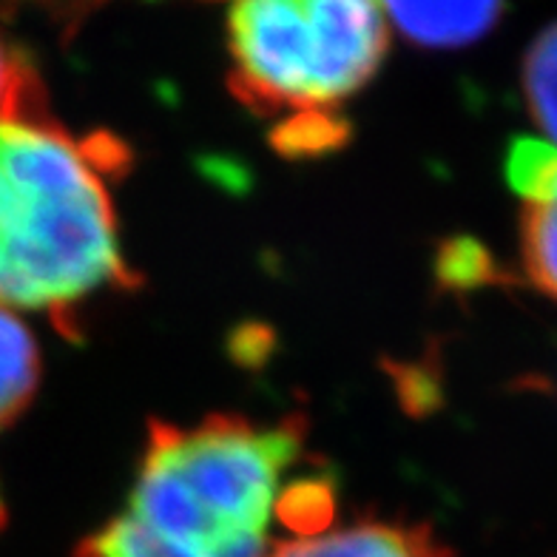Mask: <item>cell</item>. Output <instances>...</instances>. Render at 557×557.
Masks as SVG:
<instances>
[{"label":"cell","mask_w":557,"mask_h":557,"mask_svg":"<svg viewBox=\"0 0 557 557\" xmlns=\"http://www.w3.org/2000/svg\"><path fill=\"white\" fill-rule=\"evenodd\" d=\"M44 88L21 54L9 52L0 40V120L44 117Z\"/></svg>","instance_id":"10"},{"label":"cell","mask_w":557,"mask_h":557,"mask_svg":"<svg viewBox=\"0 0 557 557\" xmlns=\"http://www.w3.org/2000/svg\"><path fill=\"white\" fill-rule=\"evenodd\" d=\"M231 88L257 111L324 114L387 52V15L367 0H250L227 15Z\"/></svg>","instance_id":"3"},{"label":"cell","mask_w":557,"mask_h":557,"mask_svg":"<svg viewBox=\"0 0 557 557\" xmlns=\"http://www.w3.org/2000/svg\"><path fill=\"white\" fill-rule=\"evenodd\" d=\"M506 176L523 202H537L557 183V148L546 139H515L506 157Z\"/></svg>","instance_id":"9"},{"label":"cell","mask_w":557,"mask_h":557,"mask_svg":"<svg viewBox=\"0 0 557 557\" xmlns=\"http://www.w3.org/2000/svg\"><path fill=\"white\" fill-rule=\"evenodd\" d=\"M384 15L421 46H467L498 23L500 3H389Z\"/></svg>","instance_id":"5"},{"label":"cell","mask_w":557,"mask_h":557,"mask_svg":"<svg viewBox=\"0 0 557 557\" xmlns=\"http://www.w3.org/2000/svg\"><path fill=\"white\" fill-rule=\"evenodd\" d=\"M523 97L546 143L557 148V23L543 29L523 60Z\"/></svg>","instance_id":"8"},{"label":"cell","mask_w":557,"mask_h":557,"mask_svg":"<svg viewBox=\"0 0 557 557\" xmlns=\"http://www.w3.org/2000/svg\"><path fill=\"white\" fill-rule=\"evenodd\" d=\"M97 143L49 114L0 120V308L63 315L100 287L137 282L103 183L120 154Z\"/></svg>","instance_id":"2"},{"label":"cell","mask_w":557,"mask_h":557,"mask_svg":"<svg viewBox=\"0 0 557 557\" xmlns=\"http://www.w3.org/2000/svg\"><path fill=\"white\" fill-rule=\"evenodd\" d=\"M301 438V418L154 424L132 498L77 557H268L278 481Z\"/></svg>","instance_id":"1"},{"label":"cell","mask_w":557,"mask_h":557,"mask_svg":"<svg viewBox=\"0 0 557 557\" xmlns=\"http://www.w3.org/2000/svg\"><path fill=\"white\" fill-rule=\"evenodd\" d=\"M268 557H453L430 527L356 523L276 543Z\"/></svg>","instance_id":"4"},{"label":"cell","mask_w":557,"mask_h":557,"mask_svg":"<svg viewBox=\"0 0 557 557\" xmlns=\"http://www.w3.org/2000/svg\"><path fill=\"white\" fill-rule=\"evenodd\" d=\"M40 382V352L26 324L0 308V430L29 407Z\"/></svg>","instance_id":"6"},{"label":"cell","mask_w":557,"mask_h":557,"mask_svg":"<svg viewBox=\"0 0 557 557\" xmlns=\"http://www.w3.org/2000/svg\"><path fill=\"white\" fill-rule=\"evenodd\" d=\"M521 253L529 282L557 299V183L546 197L523 208Z\"/></svg>","instance_id":"7"},{"label":"cell","mask_w":557,"mask_h":557,"mask_svg":"<svg viewBox=\"0 0 557 557\" xmlns=\"http://www.w3.org/2000/svg\"><path fill=\"white\" fill-rule=\"evenodd\" d=\"M3 521H7V512H3V504H0V527H3Z\"/></svg>","instance_id":"11"}]
</instances>
